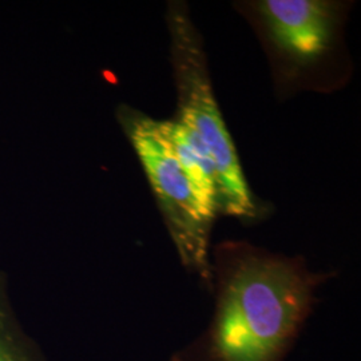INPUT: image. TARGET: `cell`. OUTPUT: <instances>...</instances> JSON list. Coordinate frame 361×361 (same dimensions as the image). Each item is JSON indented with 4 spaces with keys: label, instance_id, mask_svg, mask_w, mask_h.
I'll list each match as a JSON object with an SVG mask.
<instances>
[{
    "label": "cell",
    "instance_id": "obj_1",
    "mask_svg": "<svg viewBox=\"0 0 361 361\" xmlns=\"http://www.w3.org/2000/svg\"><path fill=\"white\" fill-rule=\"evenodd\" d=\"M217 298L205 332L171 361H284L313 312L324 276L300 258L219 246Z\"/></svg>",
    "mask_w": 361,
    "mask_h": 361
},
{
    "label": "cell",
    "instance_id": "obj_2",
    "mask_svg": "<svg viewBox=\"0 0 361 361\" xmlns=\"http://www.w3.org/2000/svg\"><path fill=\"white\" fill-rule=\"evenodd\" d=\"M168 25L178 95L177 121L202 141L214 161L219 212L253 217L255 201L213 92L202 40L183 4L169 6Z\"/></svg>",
    "mask_w": 361,
    "mask_h": 361
},
{
    "label": "cell",
    "instance_id": "obj_3",
    "mask_svg": "<svg viewBox=\"0 0 361 361\" xmlns=\"http://www.w3.org/2000/svg\"><path fill=\"white\" fill-rule=\"evenodd\" d=\"M118 119L142 165L182 264L210 288L212 225L217 212L195 190L173 153L161 121L122 104Z\"/></svg>",
    "mask_w": 361,
    "mask_h": 361
},
{
    "label": "cell",
    "instance_id": "obj_4",
    "mask_svg": "<svg viewBox=\"0 0 361 361\" xmlns=\"http://www.w3.org/2000/svg\"><path fill=\"white\" fill-rule=\"evenodd\" d=\"M276 52L295 67L316 65L334 49L337 15L322 0H264L256 4Z\"/></svg>",
    "mask_w": 361,
    "mask_h": 361
},
{
    "label": "cell",
    "instance_id": "obj_5",
    "mask_svg": "<svg viewBox=\"0 0 361 361\" xmlns=\"http://www.w3.org/2000/svg\"><path fill=\"white\" fill-rule=\"evenodd\" d=\"M161 125L180 168L195 190L209 207L219 212L217 170L207 146L177 119L161 121Z\"/></svg>",
    "mask_w": 361,
    "mask_h": 361
},
{
    "label": "cell",
    "instance_id": "obj_6",
    "mask_svg": "<svg viewBox=\"0 0 361 361\" xmlns=\"http://www.w3.org/2000/svg\"><path fill=\"white\" fill-rule=\"evenodd\" d=\"M0 361H47L15 314L7 290V276L3 271H0Z\"/></svg>",
    "mask_w": 361,
    "mask_h": 361
}]
</instances>
